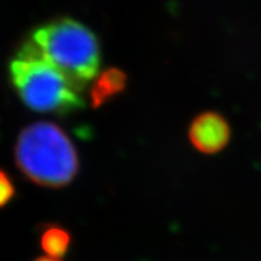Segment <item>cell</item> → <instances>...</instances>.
<instances>
[{"label": "cell", "mask_w": 261, "mask_h": 261, "mask_svg": "<svg viewBox=\"0 0 261 261\" xmlns=\"http://www.w3.org/2000/svg\"><path fill=\"white\" fill-rule=\"evenodd\" d=\"M28 41L77 91L97 75L100 45L96 35L75 19L58 17L47 21L35 28Z\"/></svg>", "instance_id": "cell-1"}, {"label": "cell", "mask_w": 261, "mask_h": 261, "mask_svg": "<svg viewBox=\"0 0 261 261\" xmlns=\"http://www.w3.org/2000/svg\"><path fill=\"white\" fill-rule=\"evenodd\" d=\"M15 160L32 182L47 188L68 186L79 169L73 143L63 128L49 121H38L21 129Z\"/></svg>", "instance_id": "cell-2"}, {"label": "cell", "mask_w": 261, "mask_h": 261, "mask_svg": "<svg viewBox=\"0 0 261 261\" xmlns=\"http://www.w3.org/2000/svg\"><path fill=\"white\" fill-rule=\"evenodd\" d=\"M10 77L21 101L35 112L68 115L84 107L79 91L30 41L10 63Z\"/></svg>", "instance_id": "cell-3"}, {"label": "cell", "mask_w": 261, "mask_h": 261, "mask_svg": "<svg viewBox=\"0 0 261 261\" xmlns=\"http://www.w3.org/2000/svg\"><path fill=\"white\" fill-rule=\"evenodd\" d=\"M188 138L193 147L201 153H217L229 143V124L217 112H204L193 119L189 125Z\"/></svg>", "instance_id": "cell-4"}, {"label": "cell", "mask_w": 261, "mask_h": 261, "mask_svg": "<svg viewBox=\"0 0 261 261\" xmlns=\"http://www.w3.org/2000/svg\"><path fill=\"white\" fill-rule=\"evenodd\" d=\"M128 76L123 69L111 67L100 72L90 90V99L92 108H100L101 106L125 90Z\"/></svg>", "instance_id": "cell-5"}, {"label": "cell", "mask_w": 261, "mask_h": 261, "mask_svg": "<svg viewBox=\"0 0 261 261\" xmlns=\"http://www.w3.org/2000/svg\"><path fill=\"white\" fill-rule=\"evenodd\" d=\"M72 236L60 225H47L40 236V245L47 256L60 258L69 249Z\"/></svg>", "instance_id": "cell-6"}, {"label": "cell", "mask_w": 261, "mask_h": 261, "mask_svg": "<svg viewBox=\"0 0 261 261\" xmlns=\"http://www.w3.org/2000/svg\"><path fill=\"white\" fill-rule=\"evenodd\" d=\"M14 196L15 187L12 181H11L10 176L3 169H0V208L7 205Z\"/></svg>", "instance_id": "cell-7"}, {"label": "cell", "mask_w": 261, "mask_h": 261, "mask_svg": "<svg viewBox=\"0 0 261 261\" xmlns=\"http://www.w3.org/2000/svg\"><path fill=\"white\" fill-rule=\"evenodd\" d=\"M35 261H62L59 260V258L51 257V256H41V257H38Z\"/></svg>", "instance_id": "cell-8"}]
</instances>
